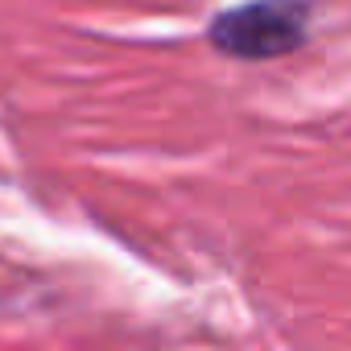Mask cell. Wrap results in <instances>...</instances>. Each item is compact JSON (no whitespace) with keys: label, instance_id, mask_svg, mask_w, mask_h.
<instances>
[{"label":"cell","instance_id":"1","mask_svg":"<svg viewBox=\"0 0 351 351\" xmlns=\"http://www.w3.org/2000/svg\"><path fill=\"white\" fill-rule=\"evenodd\" d=\"M207 42L236 62L289 58L310 42V5L306 0H244L211 17Z\"/></svg>","mask_w":351,"mask_h":351}]
</instances>
